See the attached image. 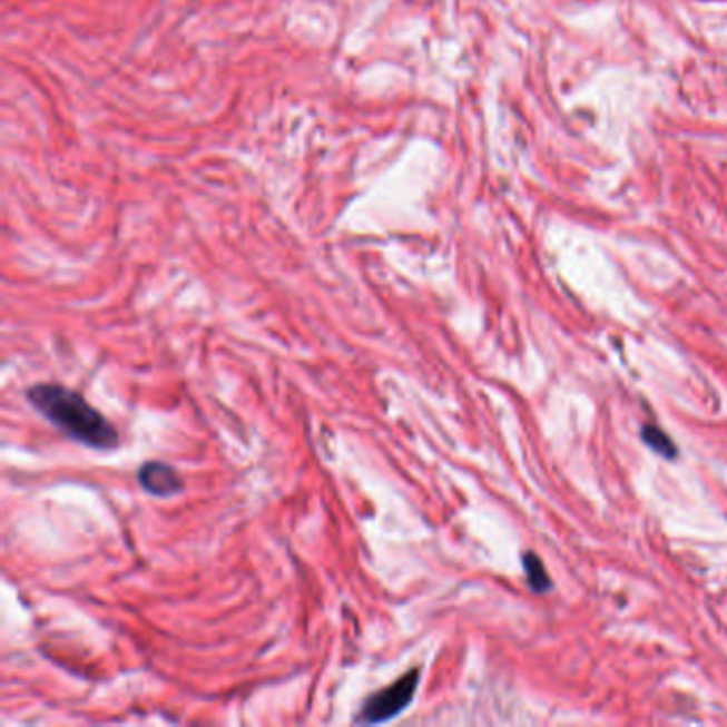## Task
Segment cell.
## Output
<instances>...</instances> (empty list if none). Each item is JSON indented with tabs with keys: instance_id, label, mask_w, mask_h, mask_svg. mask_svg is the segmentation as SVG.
<instances>
[{
	"instance_id": "3",
	"label": "cell",
	"mask_w": 727,
	"mask_h": 727,
	"mask_svg": "<svg viewBox=\"0 0 727 727\" xmlns=\"http://www.w3.org/2000/svg\"><path fill=\"white\" fill-rule=\"evenodd\" d=\"M137 480L146 493L154 498H174L184 491V478L179 477L174 465L163 461H150L141 465Z\"/></svg>"
},
{
	"instance_id": "5",
	"label": "cell",
	"mask_w": 727,
	"mask_h": 727,
	"mask_svg": "<svg viewBox=\"0 0 727 727\" xmlns=\"http://www.w3.org/2000/svg\"><path fill=\"white\" fill-rule=\"evenodd\" d=\"M642 440L651 446L652 451H657V454H661V456H668V459L677 456V446H675L672 440H670L661 429H657V426H645V429H642Z\"/></svg>"
},
{
	"instance_id": "4",
	"label": "cell",
	"mask_w": 727,
	"mask_h": 727,
	"mask_svg": "<svg viewBox=\"0 0 727 727\" xmlns=\"http://www.w3.org/2000/svg\"><path fill=\"white\" fill-rule=\"evenodd\" d=\"M523 568H525L529 584L536 591H547L551 587V578L547 577V570H544L542 561L533 552H527L525 557H523Z\"/></svg>"
},
{
	"instance_id": "2",
	"label": "cell",
	"mask_w": 727,
	"mask_h": 727,
	"mask_svg": "<svg viewBox=\"0 0 727 727\" xmlns=\"http://www.w3.org/2000/svg\"><path fill=\"white\" fill-rule=\"evenodd\" d=\"M419 682H421V670L414 668V670L405 672L400 680H395L393 685L372 694L361 704L358 715L354 717V724L374 726V724H386V721L395 719L414 700Z\"/></svg>"
},
{
	"instance_id": "1",
	"label": "cell",
	"mask_w": 727,
	"mask_h": 727,
	"mask_svg": "<svg viewBox=\"0 0 727 727\" xmlns=\"http://www.w3.org/2000/svg\"><path fill=\"white\" fill-rule=\"evenodd\" d=\"M28 403L69 440L92 451H114L120 444L118 429L77 391L41 382L28 389Z\"/></svg>"
}]
</instances>
